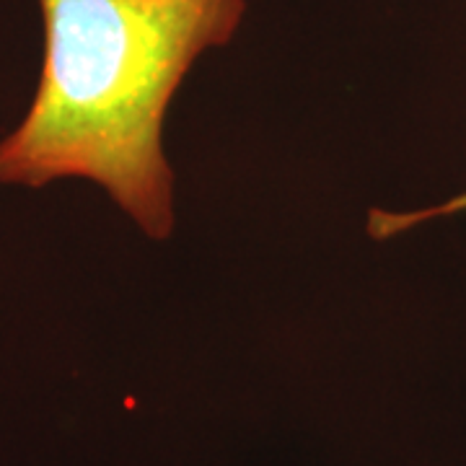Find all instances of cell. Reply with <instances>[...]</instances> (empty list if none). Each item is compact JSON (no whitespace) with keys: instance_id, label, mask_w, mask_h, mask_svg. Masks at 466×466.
<instances>
[{"instance_id":"cell-1","label":"cell","mask_w":466,"mask_h":466,"mask_svg":"<svg viewBox=\"0 0 466 466\" xmlns=\"http://www.w3.org/2000/svg\"><path fill=\"white\" fill-rule=\"evenodd\" d=\"M45 66L0 140V184L91 179L148 233L174 228L164 119L192 63L238 29L244 0H39Z\"/></svg>"},{"instance_id":"cell-2","label":"cell","mask_w":466,"mask_h":466,"mask_svg":"<svg viewBox=\"0 0 466 466\" xmlns=\"http://www.w3.org/2000/svg\"><path fill=\"white\" fill-rule=\"evenodd\" d=\"M466 208V195L464 198H456L449 205H441L435 210H422V213H381V210H373L368 218V233L373 238H389L394 233L404 231L410 226H415L420 220H428V218L449 216L453 210H464Z\"/></svg>"}]
</instances>
